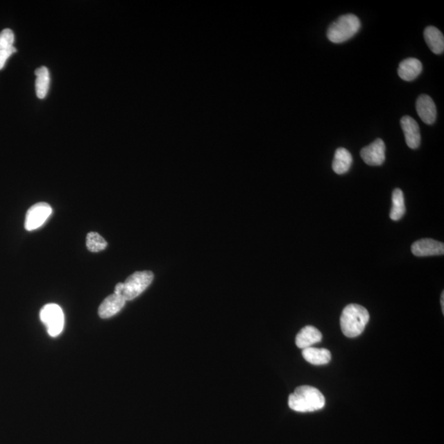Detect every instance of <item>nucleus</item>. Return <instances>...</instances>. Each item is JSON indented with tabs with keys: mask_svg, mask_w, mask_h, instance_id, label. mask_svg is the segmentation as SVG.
Segmentation results:
<instances>
[{
	"mask_svg": "<svg viewBox=\"0 0 444 444\" xmlns=\"http://www.w3.org/2000/svg\"><path fill=\"white\" fill-rule=\"evenodd\" d=\"M42 322L46 325L49 335L58 336L64 330L65 315L59 305L49 304L44 305L40 314Z\"/></svg>",
	"mask_w": 444,
	"mask_h": 444,
	"instance_id": "nucleus-5",
	"label": "nucleus"
},
{
	"mask_svg": "<svg viewBox=\"0 0 444 444\" xmlns=\"http://www.w3.org/2000/svg\"><path fill=\"white\" fill-rule=\"evenodd\" d=\"M126 303V300L122 296L114 294V293L106 297L99 309L100 318L105 319L113 317L123 308Z\"/></svg>",
	"mask_w": 444,
	"mask_h": 444,
	"instance_id": "nucleus-11",
	"label": "nucleus"
},
{
	"mask_svg": "<svg viewBox=\"0 0 444 444\" xmlns=\"http://www.w3.org/2000/svg\"><path fill=\"white\" fill-rule=\"evenodd\" d=\"M370 321V314L363 306L352 304L346 306L341 313V330L345 336L354 339L361 334Z\"/></svg>",
	"mask_w": 444,
	"mask_h": 444,
	"instance_id": "nucleus-2",
	"label": "nucleus"
},
{
	"mask_svg": "<svg viewBox=\"0 0 444 444\" xmlns=\"http://www.w3.org/2000/svg\"><path fill=\"white\" fill-rule=\"evenodd\" d=\"M323 339L321 331L313 326H306L299 332L296 337V344L300 349L311 348Z\"/></svg>",
	"mask_w": 444,
	"mask_h": 444,
	"instance_id": "nucleus-14",
	"label": "nucleus"
},
{
	"mask_svg": "<svg viewBox=\"0 0 444 444\" xmlns=\"http://www.w3.org/2000/svg\"><path fill=\"white\" fill-rule=\"evenodd\" d=\"M441 305H442L443 313H444V292L443 291L441 296Z\"/></svg>",
	"mask_w": 444,
	"mask_h": 444,
	"instance_id": "nucleus-21",
	"label": "nucleus"
},
{
	"mask_svg": "<svg viewBox=\"0 0 444 444\" xmlns=\"http://www.w3.org/2000/svg\"><path fill=\"white\" fill-rule=\"evenodd\" d=\"M393 206L390 212V219L397 221L402 219L406 213L405 200L401 189H394L392 196Z\"/></svg>",
	"mask_w": 444,
	"mask_h": 444,
	"instance_id": "nucleus-19",
	"label": "nucleus"
},
{
	"mask_svg": "<svg viewBox=\"0 0 444 444\" xmlns=\"http://www.w3.org/2000/svg\"><path fill=\"white\" fill-rule=\"evenodd\" d=\"M352 162V155L349 151L340 148L336 151L332 162V170L337 175H344L350 170Z\"/></svg>",
	"mask_w": 444,
	"mask_h": 444,
	"instance_id": "nucleus-17",
	"label": "nucleus"
},
{
	"mask_svg": "<svg viewBox=\"0 0 444 444\" xmlns=\"http://www.w3.org/2000/svg\"><path fill=\"white\" fill-rule=\"evenodd\" d=\"M52 208L46 203H38L31 207L26 212L25 219V229L32 232L41 226L50 217Z\"/></svg>",
	"mask_w": 444,
	"mask_h": 444,
	"instance_id": "nucleus-6",
	"label": "nucleus"
},
{
	"mask_svg": "<svg viewBox=\"0 0 444 444\" xmlns=\"http://www.w3.org/2000/svg\"><path fill=\"white\" fill-rule=\"evenodd\" d=\"M361 21L358 17L354 15L341 16L328 28L327 38L332 43H343L352 38L361 29Z\"/></svg>",
	"mask_w": 444,
	"mask_h": 444,
	"instance_id": "nucleus-4",
	"label": "nucleus"
},
{
	"mask_svg": "<svg viewBox=\"0 0 444 444\" xmlns=\"http://www.w3.org/2000/svg\"><path fill=\"white\" fill-rule=\"evenodd\" d=\"M401 126L407 145L411 149L418 148L421 141L419 124L411 117H404L401 119Z\"/></svg>",
	"mask_w": 444,
	"mask_h": 444,
	"instance_id": "nucleus-9",
	"label": "nucleus"
},
{
	"mask_svg": "<svg viewBox=\"0 0 444 444\" xmlns=\"http://www.w3.org/2000/svg\"><path fill=\"white\" fill-rule=\"evenodd\" d=\"M15 34L11 29H4L0 33V70L4 68L6 62L17 49L13 46Z\"/></svg>",
	"mask_w": 444,
	"mask_h": 444,
	"instance_id": "nucleus-12",
	"label": "nucleus"
},
{
	"mask_svg": "<svg viewBox=\"0 0 444 444\" xmlns=\"http://www.w3.org/2000/svg\"><path fill=\"white\" fill-rule=\"evenodd\" d=\"M411 252L417 257L443 255L444 244L432 239H422L412 244Z\"/></svg>",
	"mask_w": 444,
	"mask_h": 444,
	"instance_id": "nucleus-8",
	"label": "nucleus"
},
{
	"mask_svg": "<svg viewBox=\"0 0 444 444\" xmlns=\"http://www.w3.org/2000/svg\"><path fill=\"white\" fill-rule=\"evenodd\" d=\"M35 92L39 99H46L50 87V73L46 67L42 66L35 71Z\"/></svg>",
	"mask_w": 444,
	"mask_h": 444,
	"instance_id": "nucleus-18",
	"label": "nucleus"
},
{
	"mask_svg": "<svg viewBox=\"0 0 444 444\" xmlns=\"http://www.w3.org/2000/svg\"><path fill=\"white\" fill-rule=\"evenodd\" d=\"M86 244L87 250L93 253L104 250L108 246L105 239L96 232L87 234Z\"/></svg>",
	"mask_w": 444,
	"mask_h": 444,
	"instance_id": "nucleus-20",
	"label": "nucleus"
},
{
	"mask_svg": "<svg viewBox=\"0 0 444 444\" xmlns=\"http://www.w3.org/2000/svg\"><path fill=\"white\" fill-rule=\"evenodd\" d=\"M386 146L384 142L377 139L361 151V157L367 165L379 166L385 162Z\"/></svg>",
	"mask_w": 444,
	"mask_h": 444,
	"instance_id": "nucleus-7",
	"label": "nucleus"
},
{
	"mask_svg": "<svg viewBox=\"0 0 444 444\" xmlns=\"http://www.w3.org/2000/svg\"><path fill=\"white\" fill-rule=\"evenodd\" d=\"M416 111L421 121L425 123L433 124L436 121V105L428 95H421L417 99Z\"/></svg>",
	"mask_w": 444,
	"mask_h": 444,
	"instance_id": "nucleus-10",
	"label": "nucleus"
},
{
	"mask_svg": "<svg viewBox=\"0 0 444 444\" xmlns=\"http://www.w3.org/2000/svg\"><path fill=\"white\" fill-rule=\"evenodd\" d=\"M423 66L419 60L415 58H409L400 63L398 73L399 77L404 81L411 82L415 80L422 72Z\"/></svg>",
	"mask_w": 444,
	"mask_h": 444,
	"instance_id": "nucleus-13",
	"label": "nucleus"
},
{
	"mask_svg": "<svg viewBox=\"0 0 444 444\" xmlns=\"http://www.w3.org/2000/svg\"><path fill=\"white\" fill-rule=\"evenodd\" d=\"M302 355L305 361L314 366H323L331 361V352L325 348H308L303 350Z\"/></svg>",
	"mask_w": 444,
	"mask_h": 444,
	"instance_id": "nucleus-16",
	"label": "nucleus"
},
{
	"mask_svg": "<svg viewBox=\"0 0 444 444\" xmlns=\"http://www.w3.org/2000/svg\"><path fill=\"white\" fill-rule=\"evenodd\" d=\"M424 37L426 44L434 54H443L444 51V37L441 31L434 28V26H428L425 30Z\"/></svg>",
	"mask_w": 444,
	"mask_h": 444,
	"instance_id": "nucleus-15",
	"label": "nucleus"
},
{
	"mask_svg": "<svg viewBox=\"0 0 444 444\" xmlns=\"http://www.w3.org/2000/svg\"><path fill=\"white\" fill-rule=\"evenodd\" d=\"M153 278L154 275L151 271L133 273L126 282H119L115 286L114 294L122 296L126 301L133 300L151 285Z\"/></svg>",
	"mask_w": 444,
	"mask_h": 444,
	"instance_id": "nucleus-3",
	"label": "nucleus"
},
{
	"mask_svg": "<svg viewBox=\"0 0 444 444\" xmlns=\"http://www.w3.org/2000/svg\"><path fill=\"white\" fill-rule=\"evenodd\" d=\"M291 409L297 412H314L323 409L325 406V398L312 386H300L288 399Z\"/></svg>",
	"mask_w": 444,
	"mask_h": 444,
	"instance_id": "nucleus-1",
	"label": "nucleus"
}]
</instances>
